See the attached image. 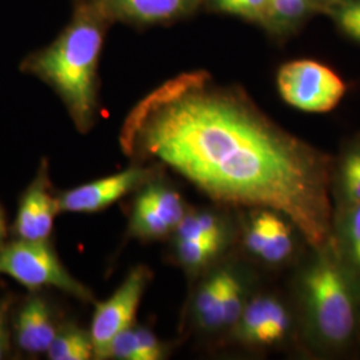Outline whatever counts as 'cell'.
I'll use <instances>...</instances> for the list:
<instances>
[{"label": "cell", "mask_w": 360, "mask_h": 360, "mask_svg": "<svg viewBox=\"0 0 360 360\" xmlns=\"http://www.w3.org/2000/svg\"><path fill=\"white\" fill-rule=\"evenodd\" d=\"M312 250L299 279L304 328L316 349L343 354L360 338V275L331 240Z\"/></svg>", "instance_id": "3957f363"}, {"label": "cell", "mask_w": 360, "mask_h": 360, "mask_svg": "<svg viewBox=\"0 0 360 360\" xmlns=\"http://www.w3.org/2000/svg\"><path fill=\"white\" fill-rule=\"evenodd\" d=\"M58 330L51 306L41 296L28 297L13 321L16 346L31 355L46 354Z\"/></svg>", "instance_id": "8fae6325"}, {"label": "cell", "mask_w": 360, "mask_h": 360, "mask_svg": "<svg viewBox=\"0 0 360 360\" xmlns=\"http://www.w3.org/2000/svg\"><path fill=\"white\" fill-rule=\"evenodd\" d=\"M150 279V269L138 266L129 271L127 278L116 288L112 295L95 304L90 327L95 359H108L111 342L122 331L134 326L143 294Z\"/></svg>", "instance_id": "8992f818"}, {"label": "cell", "mask_w": 360, "mask_h": 360, "mask_svg": "<svg viewBox=\"0 0 360 360\" xmlns=\"http://www.w3.org/2000/svg\"><path fill=\"white\" fill-rule=\"evenodd\" d=\"M335 208L360 202V136L346 144L333 167Z\"/></svg>", "instance_id": "4fadbf2b"}, {"label": "cell", "mask_w": 360, "mask_h": 360, "mask_svg": "<svg viewBox=\"0 0 360 360\" xmlns=\"http://www.w3.org/2000/svg\"><path fill=\"white\" fill-rule=\"evenodd\" d=\"M166 356L165 345L146 327L131 326L111 342L108 359L160 360Z\"/></svg>", "instance_id": "9a60e30c"}, {"label": "cell", "mask_w": 360, "mask_h": 360, "mask_svg": "<svg viewBox=\"0 0 360 360\" xmlns=\"http://www.w3.org/2000/svg\"><path fill=\"white\" fill-rule=\"evenodd\" d=\"M139 195L154 207L160 217L174 229V231L187 214L180 193L167 184L158 181V179L142 187Z\"/></svg>", "instance_id": "d6986e66"}, {"label": "cell", "mask_w": 360, "mask_h": 360, "mask_svg": "<svg viewBox=\"0 0 360 360\" xmlns=\"http://www.w3.org/2000/svg\"><path fill=\"white\" fill-rule=\"evenodd\" d=\"M326 0H269V26L276 30H290L297 26Z\"/></svg>", "instance_id": "7402d4cb"}, {"label": "cell", "mask_w": 360, "mask_h": 360, "mask_svg": "<svg viewBox=\"0 0 360 360\" xmlns=\"http://www.w3.org/2000/svg\"><path fill=\"white\" fill-rule=\"evenodd\" d=\"M13 306V297L4 296L0 299V359H3L10 347V328H8V319L10 311Z\"/></svg>", "instance_id": "484cf974"}, {"label": "cell", "mask_w": 360, "mask_h": 360, "mask_svg": "<svg viewBox=\"0 0 360 360\" xmlns=\"http://www.w3.org/2000/svg\"><path fill=\"white\" fill-rule=\"evenodd\" d=\"M290 326L288 309L279 299L259 295L247 302L232 330L235 338L245 345L270 346L283 340Z\"/></svg>", "instance_id": "9c48e42d"}, {"label": "cell", "mask_w": 360, "mask_h": 360, "mask_svg": "<svg viewBox=\"0 0 360 360\" xmlns=\"http://www.w3.org/2000/svg\"><path fill=\"white\" fill-rule=\"evenodd\" d=\"M326 1H328V3H331V4H338V3H342V1H345V0H326Z\"/></svg>", "instance_id": "83f0119b"}, {"label": "cell", "mask_w": 360, "mask_h": 360, "mask_svg": "<svg viewBox=\"0 0 360 360\" xmlns=\"http://www.w3.org/2000/svg\"><path fill=\"white\" fill-rule=\"evenodd\" d=\"M175 239L208 240L226 245V224L217 214L210 211L187 212L174 231Z\"/></svg>", "instance_id": "ac0fdd59"}, {"label": "cell", "mask_w": 360, "mask_h": 360, "mask_svg": "<svg viewBox=\"0 0 360 360\" xmlns=\"http://www.w3.org/2000/svg\"><path fill=\"white\" fill-rule=\"evenodd\" d=\"M49 163L43 160L37 176L20 198L13 231L18 239L46 242L49 240L56 215L60 212L58 196L52 193Z\"/></svg>", "instance_id": "ba28073f"}, {"label": "cell", "mask_w": 360, "mask_h": 360, "mask_svg": "<svg viewBox=\"0 0 360 360\" xmlns=\"http://www.w3.org/2000/svg\"><path fill=\"white\" fill-rule=\"evenodd\" d=\"M129 232L139 239H162L174 229L144 198L138 195L129 218Z\"/></svg>", "instance_id": "ffe728a7"}, {"label": "cell", "mask_w": 360, "mask_h": 360, "mask_svg": "<svg viewBox=\"0 0 360 360\" xmlns=\"http://www.w3.org/2000/svg\"><path fill=\"white\" fill-rule=\"evenodd\" d=\"M247 288L243 278L232 269H223L221 314L223 327L232 328L247 304Z\"/></svg>", "instance_id": "44dd1931"}, {"label": "cell", "mask_w": 360, "mask_h": 360, "mask_svg": "<svg viewBox=\"0 0 360 360\" xmlns=\"http://www.w3.org/2000/svg\"><path fill=\"white\" fill-rule=\"evenodd\" d=\"M105 15L95 4L77 8L65 31L43 50L30 55L23 70L38 77L65 103L80 132H89L98 111V65Z\"/></svg>", "instance_id": "7a4b0ae2"}, {"label": "cell", "mask_w": 360, "mask_h": 360, "mask_svg": "<svg viewBox=\"0 0 360 360\" xmlns=\"http://www.w3.org/2000/svg\"><path fill=\"white\" fill-rule=\"evenodd\" d=\"M6 238H7V227H6V220L0 207V250L3 248V245H6Z\"/></svg>", "instance_id": "4316f807"}, {"label": "cell", "mask_w": 360, "mask_h": 360, "mask_svg": "<svg viewBox=\"0 0 360 360\" xmlns=\"http://www.w3.org/2000/svg\"><path fill=\"white\" fill-rule=\"evenodd\" d=\"M331 243L340 257L360 275V202L335 208Z\"/></svg>", "instance_id": "5bb4252c"}, {"label": "cell", "mask_w": 360, "mask_h": 360, "mask_svg": "<svg viewBox=\"0 0 360 360\" xmlns=\"http://www.w3.org/2000/svg\"><path fill=\"white\" fill-rule=\"evenodd\" d=\"M119 141L127 156L166 165L214 200L282 214L311 248L331 240L334 159L205 71L144 96Z\"/></svg>", "instance_id": "6da1fadb"}, {"label": "cell", "mask_w": 360, "mask_h": 360, "mask_svg": "<svg viewBox=\"0 0 360 360\" xmlns=\"http://www.w3.org/2000/svg\"><path fill=\"white\" fill-rule=\"evenodd\" d=\"M50 360H89L94 358V343L90 330L77 324L59 327L51 346L46 352Z\"/></svg>", "instance_id": "e0dca14e"}, {"label": "cell", "mask_w": 360, "mask_h": 360, "mask_svg": "<svg viewBox=\"0 0 360 360\" xmlns=\"http://www.w3.org/2000/svg\"><path fill=\"white\" fill-rule=\"evenodd\" d=\"M245 248L269 264H281L292 255L294 238L291 224L282 214L257 208L245 226Z\"/></svg>", "instance_id": "30bf717a"}, {"label": "cell", "mask_w": 360, "mask_h": 360, "mask_svg": "<svg viewBox=\"0 0 360 360\" xmlns=\"http://www.w3.org/2000/svg\"><path fill=\"white\" fill-rule=\"evenodd\" d=\"M200 0H95L105 16L136 25H156L191 13Z\"/></svg>", "instance_id": "7c38bea8"}, {"label": "cell", "mask_w": 360, "mask_h": 360, "mask_svg": "<svg viewBox=\"0 0 360 360\" xmlns=\"http://www.w3.org/2000/svg\"><path fill=\"white\" fill-rule=\"evenodd\" d=\"M221 13L242 16L248 20L269 26L270 4L269 0H226L218 7Z\"/></svg>", "instance_id": "cb8c5ba5"}, {"label": "cell", "mask_w": 360, "mask_h": 360, "mask_svg": "<svg viewBox=\"0 0 360 360\" xmlns=\"http://www.w3.org/2000/svg\"><path fill=\"white\" fill-rule=\"evenodd\" d=\"M158 174L156 166H132L114 175L84 183L58 196L59 211L80 214L98 212L158 179Z\"/></svg>", "instance_id": "52a82bcc"}, {"label": "cell", "mask_w": 360, "mask_h": 360, "mask_svg": "<svg viewBox=\"0 0 360 360\" xmlns=\"http://www.w3.org/2000/svg\"><path fill=\"white\" fill-rule=\"evenodd\" d=\"M278 90L285 103L306 112H328L346 94V83L328 65L294 60L281 67Z\"/></svg>", "instance_id": "5b68a950"}, {"label": "cell", "mask_w": 360, "mask_h": 360, "mask_svg": "<svg viewBox=\"0 0 360 360\" xmlns=\"http://www.w3.org/2000/svg\"><path fill=\"white\" fill-rule=\"evenodd\" d=\"M333 11L338 26L348 37L360 43V0H345L338 3Z\"/></svg>", "instance_id": "d4e9b609"}, {"label": "cell", "mask_w": 360, "mask_h": 360, "mask_svg": "<svg viewBox=\"0 0 360 360\" xmlns=\"http://www.w3.org/2000/svg\"><path fill=\"white\" fill-rule=\"evenodd\" d=\"M223 269L212 272L196 291L193 297V318L199 328L217 331L223 327L221 314Z\"/></svg>", "instance_id": "2e32d148"}, {"label": "cell", "mask_w": 360, "mask_h": 360, "mask_svg": "<svg viewBox=\"0 0 360 360\" xmlns=\"http://www.w3.org/2000/svg\"><path fill=\"white\" fill-rule=\"evenodd\" d=\"M0 275L10 276L31 291L56 288L82 302H92V292L77 281L55 254L49 240L16 239L0 250Z\"/></svg>", "instance_id": "277c9868"}, {"label": "cell", "mask_w": 360, "mask_h": 360, "mask_svg": "<svg viewBox=\"0 0 360 360\" xmlns=\"http://www.w3.org/2000/svg\"><path fill=\"white\" fill-rule=\"evenodd\" d=\"M224 245L208 240L175 239V257L187 270H199L218 255Z\"/></svg>", "instance_id": "603a6c76"}]
</instances>
